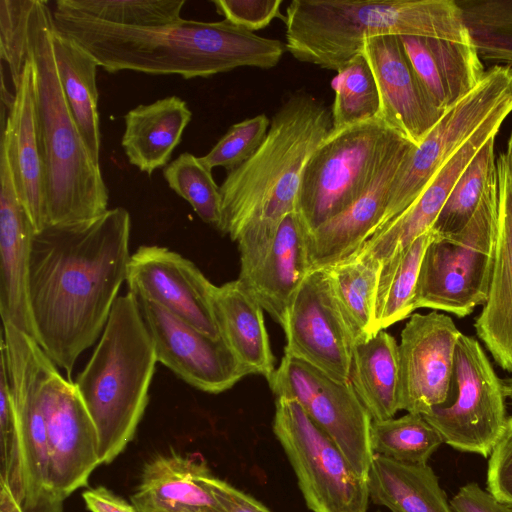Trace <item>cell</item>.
Segmentation results:
<instances>
[{"instance_id": "cell-33", "label": "cell", "mask_w": 512, "mask_h": 512, "mask_svg": "<svg viewBox=\"0 0 512 512\" xmlns=\"http://www.w3.org/2000/svg\"><path fill=\"white\" fill-rule=\"evenodd\" d=\"M185 0H57L55 11L114 26L154 28L182 19Z\"/></svg>"}, {"instance_id": "cell-19", "label": "cell", "mask_w": 512, "mask_h": 512, "mask_svg": "<svg viewBox=\"0 0 512 512\" xmlns=\"http://www.w3.org/2000/svg\"><path fill=\"white\" fill-rule=\"evenodd\" d=\"M361 53L376 82L379 95L377 117L418 146L443 111L435 107L420 83L399 36L369 38Z\"/></svg>"}, {"instance_id": "cell-25", "label": "cell", "mask_w": 512, "mask_h": 512, "mask_svg": "<svg viewBox=\"0 0 512 512\" xmlns=\"http://www.w3.org/2000/svg\"><path fill=\"white\" fill-rule=\"evenodd\" d=\"M307 229L294 211L281 222L257 267L239 278L270 316L282 327L288 306L304 278L312 270Z\"/></svg>"}, {"instance_id": "cell-27", "label": "cell", "mask_w": 512, "mask_h": 512, "mask_svg": "<svg viewBox=\"0 0 512 512\" xmlns=\"http://www.w3.org/2000/svg\"><path fill=\"white\" fill-rule=\"evenodd\" d=\"M191 119L186 101L175 95L129 110L121 139L129 163L149 176L165 167Z\"/></svg>"}, {"instance_id": "cell-40", "label": "cell", "mask_w": 512, "mask_h": 512, "mask_svg": "<svg viewBox=\"0 0 512 512\" xmlns=\"http://www.w3.org/2000/svg\"><path fill=\"white\" fill-rule=\"evenodd\" d=\"M33 0H0V56L8 65L14 91L28 60V19Z\"/></svg>"}, {"instance_id": "cell-10", "label": "cell", "mask_w": 512, "mask_h": 512, "mask_svg": "<svg viewBox=\"0 0 512 512\" xmlns=\"http://www.w3.org/2000/svg\"><path fill=\"white\" fill-rule=\"evenodd\" d=\"M273 432L311 511H367V479L356 473L335 441L296 400L277 397Z\"/></svg>"}, {"instance_id": "cell-30", "label": "cell", "mask_w": 512, "mask_h": 512, "mask_svg": "<svg viewBox=\"0 0 512 512\" xmlns=\"http://www.w3.org/2000/svg\"><path fill=\"white\" fill-rule=\"evenodd\" d=\"M369 498L392 512H454L427 464L373 455L367 475Z\"/></svg>"}, {"instance_id": "cell-11", "label": "cell", "mask_w": 512, "mask_h": 512, "mask_svg": "<svg viewBox=\"0 0 512 512\" xmlns=\"http://www.w3.org/2000/svg\"><path fill=\"white\" fill-rule=\"evenodd\" d=\"M505 399L503 381L480 343L460 333L455 348L452 397L447 404L433 407L422 416L443 443L486 458L507 424Z\"/></svg>"}, {"instance_id": "cell-29", "label": "cell", "mask_w": 512, "mask_h": 512, "mask_svg": "<svg viewBox=\"0 0 512 512\" xmlns=\"http://www.w3.org/2000/svg\"><path fill=\"white\" fill-rule=\"evenodd\" d=\"M349 381L372 420L393 418L400 409L399 345L381 330L354 345Z\"/></svg>"}, {"instance_id": "cell-43", "label": "cell", "mask_w": 512, "mask_h": 512, "mask_svg": "<svg viewBox=\"0 0 512 512\" xmlns=\"http://www.w3.org/2000/svg\"><path fill=\"white\" fill-rule=\"evenodd\" d=\"M487 489L498 501L512 508V416L494 446L488 462Z\"/></svg>"}, {"instance_id": "cell-42", "label": "cell", "mask_w": 512, "mask_h": 512, "mask_svg": "<svg viewBox=\"0 0 512 512\" xmlns=\"http://www.w3.org/2000/svg\"><path fill=\"white\" fill-rule=\"evenodd\" d=\"M282 0H214L212 4L225 20L251 32L267 27L275 18L285 21Z\"/></svg>"}, {"instance_id": "cell-37", "label": "cell", "mask_w": 512, "mask_h": 512, "mask_svg": "<svg viewBox=\"0 0 512 512\" xmlns=\"http://www.w3.org/2000/svg\"><path fill=\"white\" fill-rule=\"evenodd\" d=\"M333 89L335 97L331 110L332 129L377 117L378 90L362 53L354 56L337 71Z\"/></svg>"}, {"instance_id": "cell-4", "label": "cell", "mask_w": 512, "mask_h": 512, "mask_svg": "<svg viewBox=\"0 0 512 512\" xmlns=\"http://www.w3.org/2000/svg\"><path fill=\"white\" fill-rule=\"evenodd\" d=\"M284 23L295 59L334 71L377 36L472 42L455 0H293Z\"/></svg>"}, {"instance_id": "cell-12", "label": "cell", "mask_w": 512, "mask_h": 512, "mask_svg": "<svg viewBox=\"0 0 512 512\" xmlns=\"http://www.w3.org/2000/svg\"><path fill=\"white\" fill-rule=\"evenodd\" d=\"M510 102L512 67L494 65L485 71L475 88L443 112L421 143L413 148L392 186L376 232L407 209L481 125Z\"/></svg>"}, {"instance_id": "cell-41", "label": "cell", "mask_w": 512, "mask_h": 512, "mask_svg": "<svg viewBox=\"0 0 512 512\" xmlns=\"http://www.w3.org/2000/svg\"><path fill=\"white\" fill-rule=\"evenodd\" d=\"M399 39L416 76L432 103L444 112L450 107V103L427 46L426 38L404 35L399 36Z\"/></svg>"}, {"instance_id": "cell-7", "label": "cell", "mask_w": 512, "mask_h": 512, "mask_svg": "<svg viewBox=\"0 0 512 512\" xmlns=\"http://www.w3.org/2000/svg\"><path fill=\"white\" fill-rule=\"evenodd\" d=\"M499 189L496 170L481 201L459 232L436 234L422 258L414 307L442 310L462 318L488 298L498 224Z\"/></svg>"}, {"instance_id": "cell-1", "label": "cell", "mask_w": 512, "mask_h": 512, "mask_svg": "<svg viewBox=\"0 0 512 512\" xmlns=\"http://www.w3.org/2000/svg\"><path fill=\"white\" fill-rule=\"evenodd\" d=\"M131 218L115 207L35 232L29 305L35 340L68 377L101 336L128 275Z\"/></svg>"}, {"instance_id": "cell-47", "label": "cell", "mask_w": 512, "mask_h": 512, "mask_svg": "<svg viewBox=\"0 0 512 512\" xmlns=\"http://www.w3.org/2000/svg\"><path fill=\"white\" fill-rule=\"evenodd\" d=\"M0 486V512H23L9 488L1 484Z\"/></svg>"}, {"instance_id": "cell-3", "label": "cell", "mask_w": 512, "mask_h": 512, "mask_svg": "<svg viewBox=\"0 0 512 512\" xmlns=\"http://www.w3.org/2000/svg\"><path fill=\"white\" fill-rule=\"evenodd\" d=\"M56 29L66 34L109 73L123 70L150 75L207 78L239 67L270 69L286 47L225 19H181L154 28L114 26L52 10Z\"/></svg>"}, {"instance_id": "cell-26", "label": "cell", "mask_w": 512, "mask_h": 512, "mask_svg": "<svg viewBox=\"0 0 512 512\" xmlns=\"http://www.w3.org/2000/svg\"><path fill=\"white\" fill-rule=\"evenodd\" d=\"M213 309L221 337L250 374L269 380L274 357L263 318V308L238 278L215 286Z\"/></svg>"}, {"instance_id": "cell-45", "label": "cell", "mask_w": 512, "mask_h": 512, "mask_svg": "<svg viewBox=\"0 0 512 512\" xmlns=\"http://www.w3.org/2000/svg\"><path fill=\"white\" fill-rule=\"evenodd\" d=\"M450 505L454 512H512V508L475 482L462 486L450 500Z\"/></svg>"}, {"instance_id": "cell-2", "label": "cell", "mask_w": 512, "mask_h": 512, "mask_svg": "<svg viewBox=\"0 0 512 512\" xmlns=\"http://www.w3.org/2000/svg\"><path fill=\"white\" fill-rule=\"evenodd\" d=\"M332 128L331 112L305 91L292 93L272 117L265 140L220 186L218 230L238 243L239 278L261 262L282 220L296 211L305 167Z\"/></svg>"}, {"instance_id": "cell-46", "label": "cell", "mask_w": 512, "mask_h": 512, "mask_svg": "<svg viewBox=\"0 0 512 512\" xmlns=\"http://www.w3.org/2000/svg\"><path fill=\"white\" fill-rule=\"evenodd\" d=\"M82 497L90 512H140L133 503L104 486L86 489Z\"/></svg>"}, {"instance_id": "cell-8", "label": "cell", "mask_w": 512, "mask_h": 512, "mask_svg": "<svg viewBox=\"0 0 512 512\" xmlns=\"http://www.w3.org/2000/svg\"><path fill=\"white\" fill-rule=\"evenodd\" d=\"M406 140L378 117L331 128L305 167L297 198L307 231L349 206Z\"/></svg>"}, {"instance_id": "cell-28", "label": "cell", "mask_w": 512, "mask_h": 512, "mask_svg": "<svg viewBox=\"0 0 512 512\" xmlns=\"http://www.w3.org/2000/svg\"><path fill=\"white\" fill-rule=\"evenodd\" d=\"M51 37L68 108L91 157L99 164L101 134L96 82L99 65L86 49L56 29L54 22Z\"/></svg>"}, {"instance_id": "cell-16", "label": "cell", "mask_w": 512, "mask_h": 512, "mask_svg": "<svg viewBox=\"0 0 512 512\" xmlns=\"http://www.w3.org/2000/svg\"><path fill=\"white\" fill-rule=\"evenodd\" d=\"M135 299L157 361L189 385L217 394L250 374L223 338L210 337L154 302Z\"/></svg>"}, {"instance_id": "cell-17", "label": "cell", "mask_w": 512, "mask_h": 512, "mask_svg": "<svg viewBox=\"0 0 512 512\" xmlns=\"http://www.w3.org/2000/svg\"><path fill=\"white\" fill-rule=\"evenodd\" d=\"M460 333L451 317L436 311L410 317L399 344L401 410L423 415L449 402Z\"/></svg>"}, {"instance_id": "cell-38", "label": "cell", "mask_w": 512, "mask_h": 512, "mask_svg": "<svg viewBox=\"0 0 512 512\" xmlns=\"http://www.w3.org/2000/svg\"><path fill=\"white\" fill-rule=\"evenodd\" d=\"M168 186L186 200L198 217L218 229L221 222L220 187L200 157L184 152L163 168Z\"/></svg>"}, {"instance_id": "cell-20", "label": "cell", "mask_w": 512, "mask_h": 512, "mask_svg": "<svg viewBox=\"0 0 512 512\" xmlns=\"http://www.w3.org/2000/svg\"><path fill=\"white\" fill-rule=\"evenodd\" d=\"M414 147L409 140L404 141L349 206L307 232L312 270L326 268L355 254L376 232L392 186Z\"/></svg>"}, {"instance_id": "cell-6", "label": "cell", "mask_w": 512, "mask_h": 512, "mask_svg": "<svg viewBox=\"0 0 512 512\" xmlns=\"http://www.w3.org/2000/svg\"><path fill=\"white\" fill-rule=\"evenodd\" d=\"M135 296H118L100 339L74 382L96 427L100 465L133 439L146 410L157 363Z\"/></svg>"}, {"instance_id": "cell-49", "label": "cell", "mask_w": 512, "mask_h": 512, "mask_svg": "<svg viewBox=\"0 0 512 512\" xmlns=\"http://www.w3.org/2000/svg\"><path fill=\"white\" fill-rule=\"evenodd\" d=\"M505 396L512 400V378L503 381Z\"/></svg>"}, {"instance_id": "cell-23", "label": "cell", "mask_w": 512, "mask_h": 512, "mask_svg": "<svg viewBox=\"0 0 512 512\" xmlns=\"http://www.w3.org/2000/svg\"><path fill=\"white\" fill-rule=\"evenodd\" d=\"M34 73L28 58L14 102L1 128V150L5 152L19 200L35 232L47 225L45 172L34 107Z\"/></svg>"}, {"instance_id": "cell-24", "label": "cell", "mask_w": 512, "mask_h": 512, "mask_svg": "<svg viewBox=\"0 0 512 512\" xmlns=\"http://www.w3.org/2000/svg\"><path fill=\"white\" fill-rule=\"evenodd\" d=\"M211 474L199 456H154L145 463L131 501L140 512H214L217 500L206 482Z\"/></svg>"}, {"instance_id": "cell-14", "label": "cell", "mask_w": 512, "mask_h": 512, "mask_svg": "<svg viewBox=\"0 0 512 512\" xmlns=\"http://www.w3.org/2000/svg\"><path fill=\"white\" fill-rule=\"evenodd\" d=\"M50 457V484L64 502L74 491L87 486L100 465L99 438L94 422L70 379H65L55 363H46L42 386Z\"/></svg>"}, {"instance_id": "cell-44", "label": "cell", "mask_w": 512, "mask_h": 512, "mask_svg": "<svg viewBox=\"0 0 512 512\" xmlns=\"http://www.w3.org/2000/svg\"><path fill=\"white\" fill-rule=\"evenodd\" d=\"M206 482L217 500L214 512H271L254 497L213 474L206 478Z\"/></svg>"}, {"instance_id": "cell-18", "label": "cell", "mask_w": 512, "mask_h": 512, "mask_svg": "<svg viewBox=\"0 0 512 512\" xmlns=\"http://www.w3.org/2000/svg\"><path fill=\"white\" fill-rule=\"evenodd\" d=\"M129 292L154 302L212 338H222L213 285L190 260L166 247L141 246L130 257Z\"/></svg>"}, {"instance_id": "cell-32", "label": "cell", "mask_w": 512, "mask_h": 512, "mask_svg": "<svg viewBox=\"0 0 512 512\" xmlns=\"http://www.w3.org/2000/svg\"><path fill=\"white\" fill-rule=\"evenodd\" d=\"M381 263L353 254L326 267L333 293L354 345L375 334L374 309Z\"/></svg>"}, {"instance_id": "cell-13", "label": "cell", "mask_w": 512, "mask_h": 512, "mask_svg": "<svg viewBox=\"0 0 512 512\" xmlns=\"http://www.w3.org/2000/svg\"><path fill=\"white\" fill-rule=\"evenodd\" d=\"M268 383L277 397L296 400L335 441L356 473L367 479L374 455L370 446L372 419L350 381H338L284 353Z\"/></svg>"}, {"instance_id": "cell-9", "label": "cell", "mask_w": 512, "mask_h": 512, "mask_svg": "<svg viewBox=\"0 0 512 512\" xmlns=\"http://www.w3.org/2000/svg\"><path fill=\"white\" fill-rule=\"evenodd\" d=\"M1 357L16 413L13 461L1 485L9 488L23 512H63L50 484V457L41 386L50 359L29 335L2 325Z\"/></svg>"}, {"instance_id": "cell-22", "label": "cell", "mask_w": 512, "mask_h": 512, "mask_svg": "<svg viewBox=\"0 0 512 512\" xmlns=\"http://www.w3.org/2000/svg\"><path fill=\"white\" fill-rule=\"evenodd\" d=\"M496 165L499 206L494 265L488 298L474 327L497 364L512 373V172L504 153Z\"/></svg>"}, {"instance_id": "cell-21", "label": "cell", "mask_w": 512, "mask_h": 512, "mask_svg": "<svg viewBox=\"0 0 512 512\" xmlns=\"http://www.w3.org/2000/svg\"><path fill=\"white\" fill-rule=\"evenodd\" d=\"M0 187V314L2 325H12L35 340L29 305L30 256L35 229L19 200L8 158L2 150L0 153Z\"/></svg>"}, {"instance_id": "cell-31", "label": "cell", "mask_w": 512, "mask_h": 512, "mask_svg": "<svg viewBox=\"0 0 512 512\" xmlns=\"http://www.w3.org/2000/svg\"><path fill=\"white\" fill-rule=\"evenodd\" d=\"M434 236L435 231L431 228L381 262L374 309L375 333L408 317L415 310L414 298L422 258Z\"/></svg>"}, {"instance_id": "cell-15", "label": "cell", "mask_w": 512, "mask_h": 512, "mask_svg": "<svg viewBox=\"0 0 512 512\" xmlns=\"http://www.w3.org/2000/svg\"><path fill=\"white\" fill-rule=\"evenodd\" d=\"M284 353L332 378L349 381L354 342L337 305L326 268L304 278L286 313Z\"/></svg>"}, {"instance_id": "cell-5", "label": "cell", "mask_w": 512, "mask_h": 512, "mask_svg": "<svg viewBox=\"0 0 512 512\" xmlns=\"http://www.w3.org/2000/svg\"><path fill=\"white\" fill-rule=\"evenodd\" d=\"M53 13L33 0L28 58L34 73V107L45 172L47 225L94 218L108 210L109 192L68 108L52 46ZM46 225V226H47Z\"/></svg>"}, {"instance_id": "cell-34", "label": "cell", "mask_w": 512, "mask_h": 512, "mask_svg": "<svg viewBox=\"0 0 512 512\" xmlns=\"http://www.w3.org/2000/svg\"><path fill=\"white\" fill-rule=\"evenodd\" d=\"M443 440L421 414L372 420L370 446L374 455L409 463L427 464Z\"/></svg>"}, {"instance_id": "cell-48", "label": "cell", "mask_w": 512, "mask_h": 512, "mask_svg": "<svg viewBox=\"0 0 512 512\" xmlns=\"http://www.w3.org/2000/svg\"><path fill=\"white\" fill-rule=\"evenodd\" d=\"M505 157H506L507 163L510 167V170L512 172V132H511L509 140H508L507 151L505 153Z\"/></svg>"}, {"instance_id": "cell-39", "label": "cell", "mask_w": 512, "mask_h": 512, "mask_svg": "<svg viewBox=\"0 0 512 512\" xmlns=\"http://www.w3.org/2000/svg\"><path fill=\"white\" fill-rule=\"evenodd\" d=\"M270 123L265 114H259L232 125L200 160L211 170L223 167L228 172L241 166L263 143Z\"/></svg>"}, {"instance_id": "cell-35", "label": "cell", "mask_w": 512, "mask_h": 512, "mask_svg": "<svg viewBox=\"0 0 512 512\" xmlns=\"http://www.w3.org/2000/svg\"><path fill=\"white\" fill-rule=\"evenodd\" d=\"M480 59L512 67V0H455Z\"/></svg>"}, {"instance_id": "cell-36", "label": "cell", "mask_w": 512, "mask_h": 512, "mask_svg": "<svg viewBox=\"0 0 512 512\" xmlns=\"http://www.w3.org/2000/svg\"><path fill=\"white\" fill-rule=\"evenodd\" d=\"M495 138H490L457 180L432 229L445 237L463 229L475 213L496 170Z\"/></svg>"}]
</instances>
